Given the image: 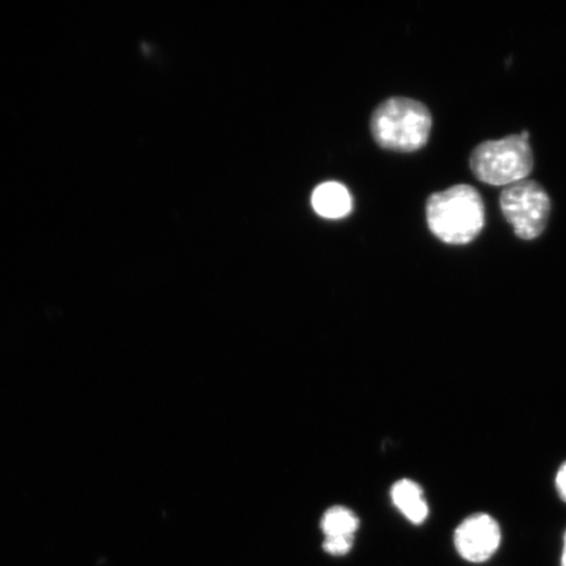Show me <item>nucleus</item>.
I'll use <instances>...</instances> for the list:
<instances>
[{
  "instance_id": "4",
  "label": "nucleus",
  "mask_w": 566,
  "mask_h": 566,
  "mask_svg": "<svg viewBox=\"0 0 566 566\" xmlns=\"http://www.w3.org/2000/svg\"><path fill=\"white\" fill-rule=\"evenodd\" d=\"M500 208L522 240L539 238L547 228L551 200L539 182L526 179L506 187L500 195Z\"/></svg>"
},
{
  "instance_id": "1",
  "label": "nucleus",
  "mask_w": 566,
  "mask_h": 566,
  "mask_svg": "<svg viewBox=\"0 0 566 566\" xmlns=\"http://www.w3.org/2000/svg\"><path fill=\"white\" fill-rule=\"evenodd\" d=\"M427 222L441 242L464 245L473 242L485 226L483 197L476 188L459 184L429 197Z\"/></svg>"
},
{
  "instance_id": "2",
  "label": "nucleus",
  "mask_w": 566,
  "mask_h": 566,
  "mask_svg": "<svg viewBox=\"0 0 566 566\" xmlns=\"http://www.w3.org/2000/svg\"><path fill=\"white\" fill-rule=\"evenodd\" d=\"M370 125L380 147L395 153H415L428 144L433 118L422 103L391 97L374 111Z\"/></svg>"
},
{
  "instance_id": "11",
  "label": "nucleus",
  "mask_w": 566,
  "mask_h": 566,
  "mask_svg": "<svg viewBox=\"0 0 566 566\" xmlns=\"http://www.w3.org/2000/svg\"><path fill=\"white\" fill-rule=\"evenodd\" d=\"M560 566H566V531L563 537V551L560 557Z\"/></svg>"
},
{
  "instance_id": "9",
  "label": "nucleus",
  "mask_w": 566,
  "mask_h": 566,
  "mask_svg": "<svg viewBox=\"0 0 566 566\" xmlns=\"http://www.w3.org/2000/svg\"><path fill=\"white\" fill-rule=\"evenodd\" d=\"M354 537H325L324 549L329 555L342 556L348 554L352 549Z\"/></svg>"
},
{
  "instance_id": "6",
  "label": "nucleus",
  "mask_w": 566,
  "mask_h": 566,
  "mask_svg": "<svg viewBox=\"0 0 566 566\" xmlns=\"http://www.w3.org/2000/svg\"><path fill=\"white\" fill-rule=\"evenodd\" d=\"M311 203L317 216L325 219L348 217L353 209L349 190L343 184L328 181L318 186L311 197Z\"/></svg>"
},
{
  "instance_id": "8",
  "label": "nucleus",
  "mask_w": 566,
  "mask_h": 566,
  "mask_svg": "<svg viewBox=\"0 0 566 566\" xmlns=\"http://www.w3.org/2000/svg\"><path fill=\"white\" fill-rule=\"evenodd\" d=\"M359 527L357 515L344 506L331 507L322 520L325 537H354Z\"/></svg>"
},
{
  "instance_id": "7",
  "label": "nucleus",
  "mask_w": 566,
  "mask_h": 566,
  "mask_svg": "<svg viewBox=\"0 0 566 566\" xmlns=\"http://www.w3.org/2000/svg\"><path fill=\"white\" fill-rule=\"evenodd\" d=\"M391 499L398 511L413 525H422L429 516V505L422 488L412 480H400L392 486Z\"/></svg>"
},
{
  "instance_id": "10",
  "label": "nucleus",
  "mask_w": 566,
  "mask_h": 566,
  "mask_svg": "<svg viewBox=\"0 0 566 566\" xmlns=\"http://www.w3.org/2000/svg\"><path fill=\"white\" fill-rule=\"evenodd\" d=\"M555 484L558 497L566 502V462L558 469Z\"/></svg>"
},
{
  "instance_id": "5",
  "label": "nucleus",
  "mask_w": 566,
  "mask_h": 566,
  "mask_svg": "<svg viewBox=\"0 0 566 566\" xmlns=\"http://www.w3.org/2000/svg\"><path fill=\"white\" fill-rule=\"evenodd\" d=\"M502 530L497 520L486 513L467 516L454 531V547L464 562L483 564L497 554Z\"/></svg>"
},
{
  "instance_id": "3",
  "label": "nucleus",
  "mask_w": 566,
  "mask_h": 566,
  "mask_svg": "<svg viewBox=\"0 0 566 566\" xmlns=\"http://www.w3.org/2000/svg\"><path fill=\"white\" fill-rule=\"evenodd\" d=\"M470 166L476 179L488 186L506 188L526 180L534 169L530 133L483 142L472 151Z\"/></svg>"
}]
</instances>
